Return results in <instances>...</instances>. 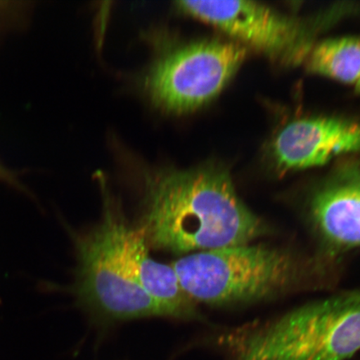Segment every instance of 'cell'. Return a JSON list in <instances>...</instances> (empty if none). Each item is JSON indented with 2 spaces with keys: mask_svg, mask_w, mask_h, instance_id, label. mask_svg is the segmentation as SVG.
<instances>
[{
  "mask_svg": "<svg viewBox=\"0 0 360 360\" xmlns=\"http://www.w3.org/2000/svg\"><path fill=\"white\" fill-rule=\"evenodd\" d=\"M142 187L139 228L155 249L191 254L252 244L267 233L222 165L147 171Z\"/></svg>",
  "mask_w": 360,
  "mask_h": 360,
  "instance_id": "1",
  "label": "cell"
},
{
  "mask_svg": "<svg viewBox=\"0 0 360 360\" xmlns=\"http://www.w3.org/2000/svg\"><path fill=\"white\" fill-rule=\"evenodd\" d=\"M218 343L229 360H346L360 350V289L233 328Z\"/></svg>",
  "mask_w": 360,
  "mask_h": 360,
  "instance_id": "2",
  "label": "cell"
},
{
  "mask_svg": "<svg viewBox=\"0 0 360 360\" xmlns=\"http://www.w3.org/2000/svg\"><path fill=\"white\" fill-rule=\"evenodd\" d=\"M172 267L193 302L233 306L259 302L302 287L315 269L280 248L248 244L195 252Z\"/></svg>",
  "mask_w": 360,
  "mask_h": 360,
  "instance_id": "3",
  "label": "cell"
},
{
  "mask_svg": "<svg viewBox=\"0 0 360 360\" xmlns=\"http://www.w3.org/2000/svg\"><path fill=\"white\" fill-rule=\"evenodd\" d=\"M101 221L77 238L75 294L84 307L106 322L168 317L135 281L124 253L126 223L120 201L102 184Z\"/></svg>",
  "mask_w": 360,
  "mask_h": 360,
  "instance_id": "4",
  "label": "cell"
},
{
  "mask_svg": "<svg viewBox=\"0 0 360 360\" xmlns=\"http://www.w3.org/2000/svg\"><path fill=\"white\" fill-rule=\"evenodd\" d=\"M246 55L242 44L215 39L174 45L153 62L145 79L146 92L165 111L195 110L222 91Z\"/></svg>",
  "mask_w": 360,
  "mask_h": 360,
  "instance_id": "5",
  "label": "cell"
},
{
  "mask_svg": "<svg viewBox=\"0 0 360 360\" xmlns=\"http://www.w3.org/2000/svg\"><path fill=\"white\" fill-rule=\"evenodd\" d=\"M184 13L217 27L233 41L285 65L307 58L314 47L309 25L253 1H178Z\"/></svg>",
  "mask_w": 360,
  "mask_h": 360,
  "instance_id": "6",
  "label": "cell"
},
{
  "mask_svg": "<svg viewBox=\"0 0 360 360\" xmlns=\"http://www.w3.org/2000/svg\"><path fill=\"white\" fill-rule=\"evenodd\" d=\"M360 150V124L335 117L301 119L287 124L272 147L280 172L318 167Z\"/></svg>",
  "mask_w": 360,
  "mask_h": 360,
  "instance_id": "7",
  "label": "cell"
},
{
  "mask_svg": "<svg viewBox=\"0 0 360 360\" xmlns=\"http://www.w3.org/2000/svg\"><path fill=\"white\" fill-rule=\"evenodd\" d=\"M309 217L332 256L360 248V163L337 169L312 193Z\"/></svg>",
  "mask_w": 360,
  "mask_h": 360,
  "instance_id": "8",
  "label": "cell"
},
{
  "mask_svg": "<svg viewBox=\"0 0 360 360\" xmlns=\"http://www.w3.org/2000/svg\"><path fill=\"white\" fill-rule=\"evenodd\" d=\"M122 244L135 281L167 311L169 318L201 321L195 303L183 290L172 265L157 262L150 257L141 228L126 223Z\"/></svg>",
  "mask_w": 360,
  "mask_h": 360,
  "instance_id": "9",
  "label": "cell"
},
{
  "mask_svg": "<svg viewBox=\"0 0 360 360\" xmlns=\"http://www.w3.org/2000/svg\"><path fill=\"white\" fill-rule=\"evenodd\" d=\"M306 60L312 73L356 86L360 79V39L325 40L314 45Z\"/></svg>",
  "mask_w": 360,
  "mask_h": 360,
  "instance_id": "10",
  "label": "cell"
},
{
  "mask_svg": "<svg viewBox=\"0 0 360 360\" xmlns=\"http://www.w3.org/2000/svg\"><path fill=\"white\" fill-rule=\"evenodd\" d=\"M0 179L13 184H18L16 179L7 169H4L1 165H0Z\"/></svg>",
  "mask_w": 360,
  "mask_h": 360,
  "instance_id": "11",
  "label": "cell"
},
{
  "mask_svg": "<svg viewBox=\"0 0 360 360\" xmlns=\"http://www.w3.org/2000/svg\"><path fill=\"white\" fill-rule=\"evenodd\" d=\"M355 88H356L357 91L360 93V79H359V83L357 84L356 86H355Z\"/></svg>",
  "mask_w": 360,
  "mask_h": 360,
  "instance_id": "12",
  "label": "cell"
}]
</instances>
